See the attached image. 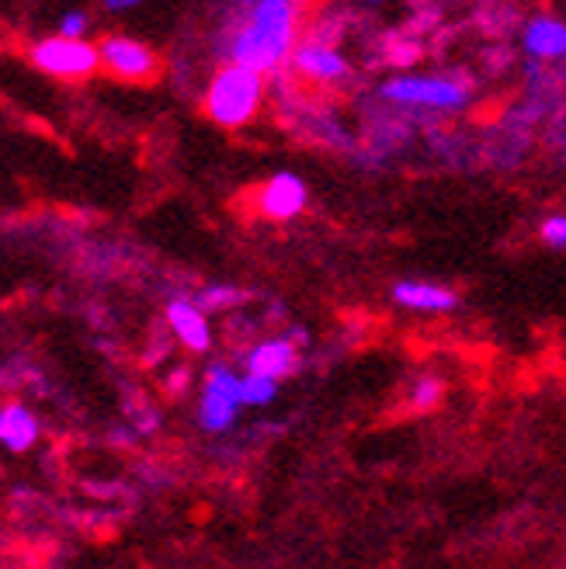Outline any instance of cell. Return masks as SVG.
<instances>
[{
	"label": "cell",
	"mask_w": 566,
	"mask_h": 569,
	"mask_svg": "<svg viewBox=\"0 0 566 569\" xmlns=\"http://www.w3.org/2000/svg\"><path fill=\"white\" fill-rule=\"evenodd\" d=\"M296 49V0H258L240 32L230 39V63L271 73Z\"/></svg>",
	"instance_id": "1"
},
{
	"label": "cell",
	"mask_w": 566,
	"mask_h": 569,
	"mask_svg": "<svg viewBox=\"0 0 566 569\" xmlns=\"http://www.w3.org/2000/svg\"><path fill=\"white\" fill-rule=\"evenodd\" d=\"M265 101V73L226 63L206 91V116L222 129H240L247 126Z\"/></svg>",
	"instance_id": "2"
},
{
	"label": "cell",
	"mask_w": 566,
	"mask_h": 569,
	"mask_svg": "<svg viewBox=\"0 0 566 569\" xmlns=\"http://www.w3.org/2000/svg\"><path fill=\"white\" fill-rule=\"evenodd\" d=\"M379 94L393 104H414V108H435V111H459L469 104V88L451 77H393L386 80Z\"/></svg>",
	"instance_id": "3"
},
{
	"label": "cell",
	"mask_w": 566,
	"mask_h": 569,
	"mask_svg": "<svg viewBox=\"0 0 566 569\" xmlns=\"http://www.w3.org/2000/svg\"><path fill=\"white\" fill-rule=\"evenodd\" d=\"M244 400H240V376L230 365H212L206 372L202 400H198V427L206 435H222L237 423Z\"/></svg>",
	"instance_id": "4"
},
{
	"label": "cell",
	"mask_w": 566,
	"mask_h": 569,
	"mask_svg": "<svg viewBox=\"0 0 566 569\" xmlns=\"http://www.w3.org/2000/svg\"><path fill=\"white\" fill-rule=\"evenodd\" d=\"M28 56H32V63L42 73H49L56 80H83L101 67L98 46L83 42V39H67V36H52V39L36 42Z\"/></svg>",
	"instance_id": "5"
},
{
	"label": "cell",
	"mask_w": 566,
	"mask_h": 569,
	"mask_svg": "<svg viewBox=\"0 0 566 569\" xmlns=\"http://www.w3.org/2000/svg\"><path fill=\"white\" fill-rule=\"evenodd\" d=\"M98 56H101V67L119 77V80H132V83H147L157 77L160 70V60L157 52L143 42L136 39H126V36H108L101 46H98Z\"/></svg>",
	"instance_id": "6"
},
{
	"label": "cell",
	"mask_w": 566,
	"mask_h": 569,
	"mask_svg": "<svg viewBox=\"0 0 566 569\" xmlns=\"http://www.w3.org/2000/svg\"><path fill=\"white\" fill-rule=\"evenodd\" d=\"M306 184L302 178L289 174V170H281V174L268 178L258 194H254V202H258V212L265 219H275V222H286V219H296L302 209H306Z\"/></svg>",
	"instance_id": "7"
},
{
	"label": "cell",
	"mask_w": 566,
	"mask_h": 569,
	"mask_svg": "<svg viewBox=\"0 0 566 569\" xmlns=\"http://www.w3.org/2000/svg\"><path fill=\"white\" fill-rule=\"evenodd\" d=\"M292 67L296 73H302L306 80L314 83H334V80H345L351 73L348 60L334 46H324V42H302L292 49Z\"/></svg>",
	"instance_id": "8"
},
{
	"label": "cell",
	"mask_w": 566,
	"mask_h": 569,
	"mask_svg": "<svg viewBox=\"0 0 566 569\" xmlns=\"http://www.w3.org/2000/svg\"><path fill=\"white\" fill-rule=\"evenodd\" d=\"M244 365L254 376H268L281 382L299 372V348L292 345V337H271V340H261L258 348H250Z\"/></svg>",
	"instance_id": "9"
},
{
	"label": "cell",
	"mask_w": 566,
	"mask_h": 569,
	"mask_svg": "<svg viewBox=\"0 0 566 569\" xmlns=\"http://www.w3.org/2000/svg\"><path fill=\"white\" fill-rule=\"evenodd\" d=\"M167 323H171L175 337L188 351L206 355L212 348V330H209V320H206V309L198 302L175 299L171 306H167Z\"/></svg>",
	"instance_id": "10"
},
{
	"label": "cell",
	"mask_w": 566,
	"mask_h": 569,
	"mask_svg": "<svg viewBox=\"0 0 566 569\" xmlns=\"http://www.w3.org/2000/svg\"><path fill=\"white\" fill-rule=\"evenodd\" d=\"M389 296L410 312H451L459 306V296L435 281H396Z\"/></svg>",
	"instance_id": "11"
},
{
	"label": "cell",
	"mask_w": 566,
	"mask_h": 569,
	"mask_svg": "<svg viewBox=\"0 0 566 569\" xmlns=\"http://www.w3.org/2000/svg\"><path fill=\"white\" fill-rule=\"evenodd\" d=\"M36 441H39V417L32 410L24 403L0 407V445L11 455H21L28 448H36Z\"/></svg>",
	"instance_id": "12"
},
{
	"label": "cell",
	"mask_w": 566,
	"mask_h": 569,
	"mask_svg": "<svg viewBox=\"0 0 566 569\" xmlns=\"http://www.w3.org/2000/svg\"><path fill=\"white\" fill-rule=\"evenodd\" d=\"M525 52L532 60H563L566 56V24L559 18H532L525 24Z\"/></svg>",
	"instance_id": "13"
},
{
	"label": "cell",
	"mask_w": 566,
	"mask_h": 569,
	"mask_svg": "<svg viewBox=\"0 0 566 569\" xmlns=\"http://www.w3.org/2000/svg\"><path fill=\"white\" fill-rule=\"evenodd\" d=\"M275 396H278V382L268 379V376H240V400L244 407H268L275 403Z\"/></svg>",
	"instance_id": "14"
},
{
	"label": "cell",
	"mask_w": 566,
	"mask_h": 569,
	"mask_svg": "<svg viewBox=\"0 0 566 569\" xmlns=\"http://www.w3.org/2000/svg\"><path fill=\"white\" fill-rule=\"evenodd\" d=\"M441 396H445V386H441L438 376H420L407 389V403L414 410H435L441 403Z\"/></svg>",
	"instance_id": "15"
},
{
	"label": "cell",
	"mask_w": 566,
	"mask_h": 569,
	"mask_svg": "<svg viewBox=\"0 0 566 569\" xmlns=\"http://www.w3.org/2000/svg\"><path fill=\"white\" fill-rule=\"evenodd\" d=\"M543 243L553 247V250H566V216H549L539 230Z\"/></svg>",
	"instance_id": "16"
},
{
	"label": "cell",
	"mask_w": 566,
	"mask_h": 569,
	"mask_svg": "<svg viewBox=\"0 0 566 569\" xmlns=\"http://www.w3.org/2000/svg\"><path fill=\"white\" fill-rule=\"evenodd\" d=\"M234 302H240V292L237 289H206L202 292V299H198V306L202 309H222V306H234Z\"/></svg>",
	"instance_id": "17"
},
{
	"label": "cell",
	"mask_w": 566,
	"mask_h": 569,
	"mask_svg": "<svg viewBox=\"0 0 566 569\" xmlns=\"http://www.w3.org/2000/svg\"><path fill=\"white\" fill-rule=\"evenodd\" d=\"M83 28H88V14L83 11H70L60 18V36L67 39H83Z\"/></svg>",
	"instance_id": "18"
},
{
	"label": "cell",
	"mask_w": 566,
	"mask_h": 569,
	"mask_svg": "<svg viewBox=\"0 0 566 569\" xmlns=\"http://www.w3.org/2000/svg\"><path fill=\"white\" fill-rule=\"evenodd\" d=\"M139 0H105V8H111V11H126V8H136Z\"/></svg>",
	"instance_id": "19"
}]
</instances>
